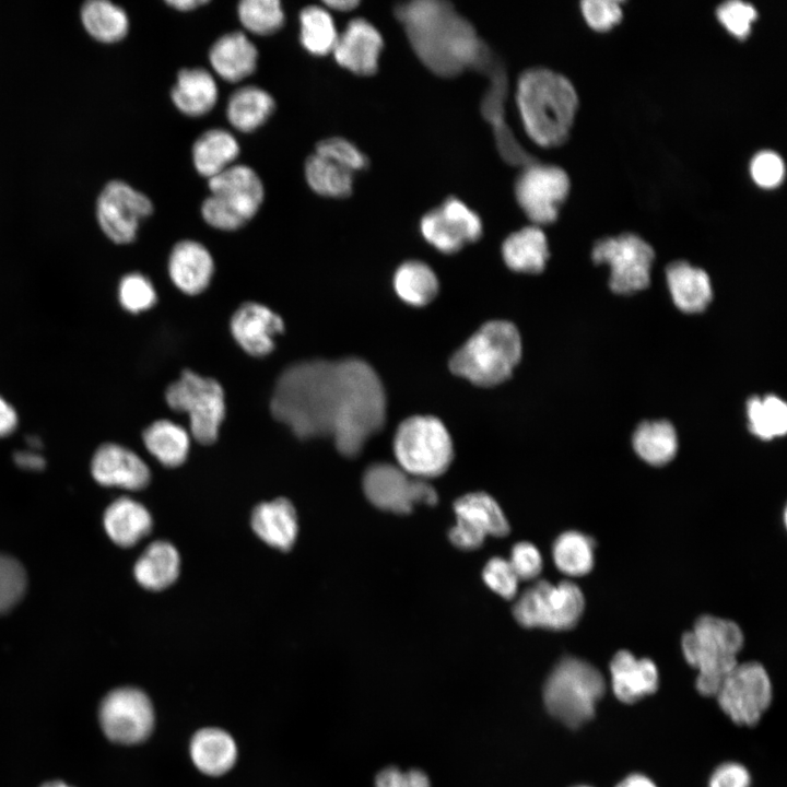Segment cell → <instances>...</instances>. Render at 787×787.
<instances>
[{
    "instance_id": "1",
    "label": "cell",
    "mask_w": 787,
    "mask_h": 787,
    "mask_svg": "<svg viewBox=\"0 0 787 787\" xmlns=\"http://www.w3.org/2000/svg\"><path fill=\"white\" fill-rule=\"evenodd\" d=\"M386 392L365 361L309 360L287 366L271 398V413L302 439L332 436L338 451L357 456L386 422Z\"/></svg>"
},
{
    "instance_id": "2",
    "label": "cell",
    "mask_w": 787,
    "mask_h": 787,
    "mask_svg": "<svg viewBox=\"0 0 787 787\" xmlns=\"http://www.w3.org/2000/svg\"><path fill=\"white\" fill-rule=\"evenodd\" d=\"M395 13L414 52L438 75L481 70L492 56L472 24L449 2L416 0L400 4Z\"/></svg>"
},
{
    "instance_id": "3",
    "label": "cell",
    "mask_w": 787,
    "mask_h": 787,
    "mask_svg": "<svg viewBox=\"0 0 787 787\" xmlns=\"http://www.w3.org/2000/svg\"><path fill=\"white\" fill-rule=\"evenodd\" d=\"M516 101L528 136L541 146H556L568 137L577 95L563 75L543 68L522 72Z\"/></svg>"
},
{
    "instance_id": "4",
    "label": "cell",
    "mask_w": 787,
    "mask_h": 787,
    "mask_svg": "<svg viewBox=\"0 0 787 787\" xmlns=\"http://www.w3.org/2000/svg\"><path fill=\"white\" fill-rule=\"evenodd\" d=\"M520 357L517 328L506 320H493L480 327L454 353L449 368L473 385L492 387L510 377Z\"/></svg>"
},
{
    "instance_id": "5",
    "label": "cell",
    "mask_w": 787,
    "mask_h": 787,
    "mask_svg": "<svg viewBox=\"0 0 787 787\" xmlns=\"http://www.w3.org/2000/svg\"><path fill=\"white\" fill-rule=\"evenodd\" d=\"M682 651L686 661L697 669V691L716 695L728 673L736 667L743 634L732 621L702 615L692 631L682 636Z\"/></svg>"
},
{
    "instance_id": "6",
    "label": "cell",
    "mask_w": 787,
    "mask_h": 787,
    "mask_svg": "<svg viewBox=\"0 0 787 787\" xmlns=\"http://www.w3.org/2000/svg\"><path fill=\"white\" fill-rule=\"evenodd\" d=\"M606 692L601 672L576 657L562 658L543 686L548 712L568 727H579L595 714V705Z\"/></svg>"
},
{
    "instance_id": "7",
    "label": "cell",
    "mask_w": 787,
    "mask_h": 787,
    "mask_svg": "<svg viewBox=\"0 0 787 787\" xmlns=\"http://www.w3.org/2000/svg\"><path fill=\"white\" fill-rule=\"evenodd\" d=\"M209 196L201 203L205 223L221 231H236L260 210L265 186L250 166L237 164L208 179Z\"/></svg>"
},
{
    "instance_id": "8",
    "label": "cell",
    "mask_w": 787,
    "mask_h": 787,
    "mask_svg": "<svg viewBox=\"0 0 787 787\" xmlns=\"http://www.w3.org/2000/svg\"><path fill=\"white\" fill-rule=\"evenodd\" d=\"M398 466L408 474L427 480L443 474L454 458L451 437L443 422L414 415L398 426L393 437Z\"/></svg>"
},
{
    "instance_id": "9",
    "label": "cell",
    "mask_w": 787,
    "mask_h": 787,
    "mask_svg": "<svg viewBox=\"0 0 787 787\" xmlns=\"http://www.w3.org/2000/svg\"><path fill=\"white\" fill-rule=\"evenodd\" d=\"M165 398L171 409L189 415L197 442L208 445L218 438L225 416L224 390L218 380L185 369L167 387Z\"/></svg>"
},
{
    "instance_id": "10",
    "label": "cell",
    "mask_w": 787,
    "mask_h": 787,
    "mask_svg": "<svg viewBox=\"0 0 787 787\" xmlns=\"http://www.w3.org/2000/svg\"><path fill=\"white\" fill-rule=\"evenodd\" d=\"M584 607V596L576 584L539 580L516 600L513 614L525 627L562 631L575 626Z\"/></svg>"
},
{
    "instance_id": "11",
    "label": "cell",
    "mask_w": 787,
    "mask_h": 787,
    "mask_svg": "<svg viewBox=\"0 0 787 787\" xmlns=\"http://www.w3.org/2000/svg\"><path fill=\"white\" fill-rule=\"evenodd\" d=\"M363 490L374 506L397 514H408L420 503L434 505L438 500L427 480L414 478L399 466L387 462L374 463L366 469Z\"/></svg>"
},
{
    "instance_id": "12",
    "label": "cell",
    "mask_w": 787,
    "mask_h": 787,
    "mask_svg": "<svg viewBox=\"0 0 787 787\" xmlns=\"http://www.w3.org/2000/svg\"><path fill=\"white\" fill-rule=\"evenodd\" d=\"M592 259L610 266L609 285L613 292L629 294L648 285L654 250L637 235L622 234L599 240L594 247Z\"/></svg>"
},
{
    "instance_id": "13",
    "label": "cell",
    "mask_w": 787,
    "mask_h": 787,
    "mask_svg": "<svg viewBox=\"0 0 787 787\" xmlns=\"http://www.w3.org/2000/svg\"><path fill=\"white\" fill-rule=\"evenodd\" d=\"M716 696L721 709L735 723L753 726L771 703V680L759 662L737 663L723 681Z\"/></svg>"
},
{
    "instance_id": "14",
    "label": "cell",
    "mask_w": 787,
    "mask_h": 787,
    "mask_svg": "<svg viewBox=\"0 0 787 787\" xmlns=\"http://www.w3.org/2000/svg\"><path fill=\"white\" fill-rule=\"evenodd\" d=\"M153 211V202L145 193L118 179L104 186L96 202L97 222L116 244L133 242L140 224Z\"/></svg>"
},
{
    "instance_id": "15",
    "label": "cell",
    "mask_w": 787,
    "mask_h": 787,
    "mask_svg": "<svg viewBox=\"0 0 787 787\" xmlns=\"http://www.w3.org/2000/svg\"><path fill=\"white\" fill-rule=\"evenodd\" d=\"M98 716L106 737L122 744L144 741L154 725L149 697L133 688H121L108 693L101 703Z\"/></svg>"
},
{
    "instance_id": "16",
    "label": "cell",
    "mask_w": 787,
    "mask_h": 787,
    "mask_svg": "<svg viewBox=\"0 0 787 787\" xmlns=\"http://www.w3.org/2000/svg\"><path fill=\"white\" fill-rule=\"evenodd\" d=\"M569 189L567 174L553 165L537 162L524 166L515 181V196L526 215L537 224L556 220L560 204Z\"/></svg>"
},
{
    "instance_id": "17",
    "label": "cell",
    "mask_w": 787,
    "mask_h": 787,
    "mask_svg": "<svg viewBox=\"0 0 787 787\" xmlns=\"http://www.w3.org/2000/svg\"><path fill=\"white\" fill-rule=\"evenodd\" d=\"M456 525L449 530L450 542L458 549L480 548L488 536L505 537L509 524L498 503L485 492H472L454 503Z\"/></svg>"
},
{
    "instance_id": "18",
    "label": "cell",
    "mask_w": 787,
    "mask_h": 787,
    "mask_svg": "<svg viewBox=\"0 0 787 787\" xmlns=\"http://www.w3.org/2000/svg\"><path fill=\"white\" fill-rule=\"evenodd\" d=\"M420 228L423 237L444 254H455L482 235L480 216L455 197L428 211Z\"/></svg>"
},
{
    "instance_id": "19",
    "label": "cell",
    "mask_w": 787,
    "mask_h": 787,
    "mask_svg": "<svg viewBox=\"0 0 787 787\" xmlns=\"http://www.w3.org/2000/svg\"><path fill=\"white\" fill-rule=\"evenodd\" d=\"M490 79V84L481 101V111L492 126L501 156L512 165L526 166L536 160L524 150L505 121L504 99L507 91L506 71L493 56L481 69Z\"/></svg>"
},
{
    "instance_id": "20",
    "label": "cell",
    "mask_w": 787,
    "mask_h": 787,
    "mask_svg": "<svg viewBox=\"0 0 787 787\" xmlns=\"http://www.w3.org/2000/svg\"><path fill=\"white\" fill-rule=\"evenodd\" d=\"M383 47L376 27L365 19L356 17L339 34L332 55L340 67L365 77L377 71Z\"/></svg>"
},
{
    "instance_id": "21",
    "label": "cell",
    "mask_w": 787,
    "mask_h": 787,
    "mask_svg": "<svg viewBox=\"0 0 787 787\" xmlns=\"http://www.w3.org/2000/svg\"><path fill=\"white\" fill-rule=\"evenodd\" d=\"M231 332L240 348L252 356H263L274 349V337L284 330V321L266 305L247 302L231 318Z\"/></svg>"
},
{
    "instance_id": "22",
    "label": "cell",
    "mask_w": 787,
    "mask_h": 787,
    "mask_svg": "<svg viewBox=\"0 0 787 787\" xmlns=\"http://www.w3.org/2000/svg\"><path fill=\"white\" fill-rule=\"evenodd\" d=\"M91 471L95 481L104 486L138 491L150 481V470L145 462L130 449L113 443L98 447L92 459Z\"/></svg>"
},
{
    "instance_id": "23",
    "label": "cell",
    "mask_w": 787,
    "mask_h": 787,
    "mask_svg": "<svg viewBox=\"0 0 787 787\" xmlns=\"http://www.w3.org/2000/svg\"><path fill=\"white\" fill-rule=\"evenodd\" d=\"M215 75L228 83H238L255 73L259 51L245 32L233 31L218 37L208 54Z\"/></svg>"
},
{
    "instance_id": "24",
    "label": "cell",
    "mask_w": 787,
    "mask_h": 787,
    "mask_svg": "<svg viewBox=\"0 0 787 787\" xmlns=\"http://www.w3.org/2000/svg\"><path fill=\"white\" fill-rule=\"evenodd\" d=\"M214 271L210 251L199 242L183 239L176 243L168 258V273L184 293L196 295L209 285Z\"/></svg>"
},
{
    "instance_id": "25",
    "label": "cell",
    "mask_w": 787,
    "mask_h": 787,
    "mask_svg": "<svg viewBox=\"0 0 787 787\" xmlns=\"http://www.w3.org/2000/svg\"><path fill=\"white\" fill-rule=\"evenodd\" d=\"M169 95L179 113L198 118L208 115L215 107L219 87L214 74L208 69L183 68L176 74Z\"/></svg>"
},
{
    "instance_id": "26",
    "label": "cell",
    "mask_w": 787,
    "mask_h": 787,
    "mask_svg": "<svg viewBox=\"0 0 787 787\" xmlns=\"http://www.w3.org/2000/svg\"><path fill=\"white\" fill-rule=\"evenodd\" d=\"M610 672L613 692L625 703H633L658 688V670L654 661L637 659L629 650H619L613 656Z\"/></svg>"
},
{
    "instance_id": "27",
    "label": "cell",
    "mask_w": 787,
    "mask_h": 787,
    "mask_svg": "<svg viewBox=\"0 0 787 787\" xmlns=\"http://www.w3.org/2000/svg\"><path fill=\"white\" fill-rule=\"evenodd\" d=\"M251 527L270 547L287 551L294 544L298 532L294 506L285 498L261 503L252 510Z\"/></svg>"
},
{
    "instance_id": "28",
    "label": "cell",
    "mask_w": 787,
    "mask_h": 787,
    "mask_svg": "<svg viewBox=\"0 0 787 787\" xmlns=\"http://www.w3.org/2000/svg\"><path fill=\"white\" fill-rule=\"evenodd\" d=\"M240 153L236 137L224 128H210L199 134L191 146L196 172L210 179L234 165Z\"/></svg>"
},
{
    "instance_id": "29",
    "label": "cell",
    "mask_w": 787,
    "mask_h": 787,
    "mask_svg": "<svg viewBox=\"0 0 787 787\" xmlns=\"http://www.w3.org/2000/svg\"><path fill=\"white\" fill-rule=\"evenodd\" d=\"M271 93L258 85H243L228 97L225 116L237 131L250 133L261 128L275 110Z\"/></svg>"
},
{
    "instance_id": "30",
    "label": "cell",
    "mask_w": 787,
    "mask_h": 787,
    "mask_svg": "<svg viewBox=\"0 0 787 787\" xmlns=\"http://www.w3.org/2000/svg\"><path fill=\"white\" fill-rule=\"evenodd\" d=\"M149 510L130 497H119L104 513V527L118 545L129 548L148 536L152 528Z\"/></svg>"
},
{
    "instance_id": "31",
    "label": "cell",
    "mask_w": 787,
    "mask_h": 787,
    "mask_svg": "<svg viewBox=\"0 0 787 787\" xmlns=\"http://www.w3.org/2000/svg\"><path fill=\"white\" fill-rule=\"evenodd\" d=\"M667 283L678 308L685 313H698L712 299V285L707 273L685 261H676L666 270Z\"/></svg>"
},
{
    "instance_id": "32",
    "label": "cell",
    "mask_w": 787,
    "mask_h": 787,
    "mask_svg": "<svg viewBox=\"0 0 787 787\" xmlns=\"http://www.w3.org/2000/svg\"><path fill=\"white\" fill-rule=\"evenodd\" d=\"M180 557L167 541H154L140 555L133 567L137 582L149 590H162L178 577Z\"/></svg>"
},
{
    "instance_id": "33",
    "label": "cell",
    "mask_w": 787,
    "mask_h": 787,
    "mask_svg": "<svg viewBox=\"0 0 787 787\" xmlns=\"http://www.w3.org/2000/svg\"><path fill=\"white\" fill-rule=\"evenodd\" d=\"M502 256L513 271L541 272L549 258L544 233L538 226H528L510 234L502 245Z\"/></svg>"
},
{
    "instance_id": "34",
    "label": "cell",
    "mask_w": 787,
    "mask_h": 787,
    "mask_svg": "<svg viewBox=\"0 0 787 787\" xmlns=\"http://www.w3.org/2000/svg\"><path fill=\"white\" fill-rule=\"evenodd\" d=\"M195 765L204 774L218 776L235 763L237 749L232 737L216 728L199 730L190 743Z\"/></svg>"
},
{
    "instance_id": "35",
    "label": "cell",
    "mask_w": 787,
    "mask_h": 787,
    "mask_svg": "<svg viewBox=\"0 0 787 787\" xmlns=\"http://www.w3.org/2000/svg\"><path fill=\"white\" fill-rule=\"evenodd\" d=\"M85 31L101 43L114 44L124 39L129 31L126 11L107 0H92L81 8Z\"/></svg>"
},
{
    "instance_id": "36",
    "label": "cell",
    "mask_w": 787,
    "mask_h": 787,
    "mask_svg": "<svg viewBox=\"0 0 787 787\" xmlns=\"http://www.w3.org/2000/svg\"><path fill=\"white\" fill-rule=\"evenodd\" d=\"M298 23L299 43L309 55L332 54L339 33L328 9L319 4L306 5L299 11Z\"/></svg>"
},
{
    "instance_id": "37",
    "label": "cell",
    "mask_w": 787,
    "mask_h": 787,
    "mask_svg": "<svg viewBox=\"0 0 787 787\" xmlns=\"http://www.w3.org/2000/svg\"><path fill=\"white\" fill-rule=\"evenodd\" d=\"M304 177L313 192L326 198H345L353 191L354 173L317 154L304 163Z\"/></svg>"
},
{
    "instance_id": "38",
    "label": "cell",
    "mask_w": 787,
    "mask_h": 787,
    "mask_svg": "<svg viewBox=\"0 0 787 787\" xmlns=\"http://www.w3.org/2000/svg\"><path fill=\"white\" fill-rule=\"evenodd\" d=\"M146 449L164 466L181 465L189 451L190 438L187 431L169 420L153 422L143 432Z\"/></svg>"
},
{
    "instance_id": "39",
    "label": "cell",
    "mask_w": 787,
    "mask_h": 787,
    "mask_svg": "<svg viewBox=\"0 0 787 787\" xmlns=\"http://www.w3.org/2000/svg\"><path fill=\"white\" fill-rule=\"evenodd\" d=\"M637 455L654 466L668 463L676 456L678 439L674 427L668 421L642 423L633 435Z\"/></svg>"
},
{
    "instance_id": "40",
    "label": "cell",
    "mask_w": 787,
    "mask_h": 787,
    "mask_svg": "<svg viewBox=\"0 0 787 787\" xmlns=\"http://www.w3.org/2000/svg\"><path fill=\"white\" fill-rule=\"evenodd\" d=\"M397 295L412 306L428 304L438 292V280L434 271L424 262L410 260L403 262L393 275Z\"/></svg>"
},
{
    "instance_id": "41",
    "label": "cell",
    "mask_w": 787,
    "mask_h": 787,
    "mask_svg": "<svg viewBox=\"0 0 787 787\" xmlns=\"http://www.w3.org/2000/svg\"><path fill=\"white\" fill-rule=\"evenodd\" d=\"M556 567L569 576H583L594 566V541L578 531H566L553 543Z\"/></svg>"
},
{
    "instance_id": "42",
    "label": "cell",
    "mask_w": 787,
    "mask_h": 787,
    "mask_svg": "<svg viewBox=\"0 0 787 787\" xmlns=\"http://www.w3.org/2000/svg\"><path fill=\"white\" fill-rule=\"evenodd\" d=\"M750 431L762 439L785 435L787 431V407L776 396L753 397L747 403Z\"/></svg>"
},
{
    "instance_id": "43",
    "label": "cell",
    "mask_w": 787,
    "mask_h": 787,
    "mask_svg": "<svg viewBox=\"0 0 787 787\" xmlns=\"http://www.w3.org/2000/svg\"><path fill=\"white\" fill-rule=\"evenodd\" d=\"M236 11L243 28L257 36L273 35L285 22L284 9L279 0H243Z\"/></svg>"
},
{
    "instance_id": "44",
    "label": "cell",
    "mask_w": 787,
    "mask_h": 787,
    "mask_svg": "<svg viewBox=\"0 0 787 787\" xmlns=\"http://www.w3.org/2000/svg\"><path fill=\"white\" fill-rule=\"evenodd\" d=\"M26 572L14 557L0 553V614L10 611L24 596Z\"/></svg>"
},
{
    "instance_id": "45",
    "label": "cell",
    "mask_w": 787,
    "mask_h": 787,
    "mask_svg": "<svg viewBox=\"0 0 787 787\" xmlns=\"http://www.w3.org/2000/svg\"><path fill=\"white\" fill-rule=\"evenodd\" d=\"M119 302L130 313L146 310L156 303V292L151 281L141 273L125 275L118 287Z\"/></svg>"
},
{
    "instance_id": "46",
    "label": "cell",
    "mask_w": 787,
    "mask_h": 787,
    "mask_svg": "<svg viewBox=\"0 0 787 787\" xmlns=\"http://www.w3.org/2000/svg\"><path fill=\"white\" fill-rule=\"evenodd\" d=\"M314 152L352 173L368 166L367 156L354 143L342 137H330L318 141Z\"/></svg>"
},
{
    "instance_id": "47",
    "label": "cell",
    "mask_w": 787,
    "mask_h": 787,
    "mask_svg": "<svg viewBox=\"0 0 787 787\" xmlns=\"http://www.w3.org/2000/svg\"><path fill=\"white\" fill-rule=\"evenodd\" d=\"M482 577L488 587L501 597L512 599L516 596L519 579L508 560L501 556L490 559L483 568Z\"/></svg>"
},
{
    "instance_id": "48",
    "label": "cell",
    "mask_w": 787,
    "mask_h": 787,
    "mask_svg": "<svg viewBox=\"0 0 787 787\" xmlns=\"http://www.w3.org/2000/svg\"><path fill=\"white\" fill-rule=\"evenodd\" d=\"M717 16L731 34L744 38L750 33L751 23L756 17V11L749 3L728 1L717 9Z\"/></svg>"
},
{
    "instance_id": "49",
    "label": "cell",
    "mask_w": 787,
    "mask_h": 787,
    "mask_svg": "<svg viewBox=\"0 0 787 787\" xmlns=\"http://www.w3.org/2000/svg\"><path fill=\"white\" fill-rule=\"evenodd\" d=\"M508 562L519 580L533 579L542 571V557L539 550L527 541L514 544Z\"/></svg>"
},
{
    "instance_id": "50",
    "label": "cell",
    "mask_w": 787,
    "mask_h": 787,
    "mask_svg": "<svg viewBox=\"0 0 787 787\" xmlns=\"http://www.w3.org/2000/svg\"><path fill=\"white\" fill-rule=\"evenodd\" d=\"M784 173V163L774 152H760L752 160L751 175L761 187L773 188L778 186L783 180Z\"/></svg>"
},
{
    "instance_id": "51",
    "label": "cell",
    "mask_w": 787,
    "mask_h": 787,
    "mask_svg": "<svg viewBox=\"0 0 787 787\" xmlns=\"http://www.w3.org/2000/svg\"><path fill=\"white\" fill-rule=\"evenodd\" d=\"M582 11L587 23L597 31L609 30L622 16L619 2L613 0H585Z\"/></svg>"
},
{
    "instance_id": "52",
    "label": "cell",
    "mask_w": 787,
    "mask_h": 787,
    "mask_svg": "<svg viewBox=\"0 0 787 787\" xmlns=\"http://www.w3.org/2000/svg\"><path fill=\"white\" fill-rule=\"evenodd\" d=\"M376 787H430V780L418 770L401 772L397 767H388L377 775Z\"/></svg>"
},
{
    "instance_id": "53",
    "label": "cell",
    "mask_w": 787,
    "mask_h": 787,
    "mask_svg": "<svg viewBox=\"0 0 787 787\" xmlns=\"http://www.w3.org/2000/svg\"><path fill=\"white\" fill-rule=\"evenodd\" d=\"M751 776L748 770L737 762H725L713 772L708 787H749Z\"/></svg>"
},
{
    "instance_id": "54",
    "label": "cell",
    "mask_w": 787,
    "mask_h": 787,
    "mask_svg": "<svg viewBox=\"0 0 787 787\" xmlns=\"http://www.w3.org/2000/svg\"><path fill=\"white\" fill-rule=\"evenodd\" d=\"M17 424L15 410L0 397V437L12 433Z\"/></svg>"
},
{
    "instance_id": "55",
    "label": "cell",
    "mask_w": 787,
    "mask_h": 787,
    "mask_svg": "<svg viewBox=\"0 0 787 787\" xmlns=\"http://www.w3.org/2000/svg\"><path fill=\"white\" fill-rule=\"evenodd\" d=\"M14 461L26 470H42L45 467L44 458L34 451H17L14 454Z\"/></svg>"
},
{
    "instance_id": "56",
    "label": "cell",
    "mask_w": 787,
    "mask_h": 787,
    "mask_svg": "<svg viewBox=\"0 0 787 787\" xmlns=\"http://www.w3.org/2000/svg\"><path fill=\"white\" fill-rule=\"evenodd\" d=\"M615 787H657L647 776L634 773L623 778Z\"/></svg>"
},
{
    "instance_id": "57",
    "label": "cell",
    "mask_w": 787,
    "mask_h": 787,
    "mask_svg": "<svg viewBox=\"0 0 787 787\" xmlns=\"http://www.w3.org/2000/svg\"><path fill=\"white\" fill-rule=\"evenodd\" d=\"M165 3L179 12H191L209 3L208 0H168Z\"/></svg>"
},
{
    "instance_id": "58",
    "label": "cell",
    "mask_w": 787,
    "mask_h": 787,
    "mask_svg": "<svg viewBox=\"0 0 787 787\" xmlns=\"http://www.w3.org/2000/svg\"><path fill=\"white\" fill-rule=\"evenodd\" d=\"M322 5L328 10L346 12L353 10L359 5V1L355 0H326L322 1Z\"/></svg>"
},
{
    "instance_id": "59",
    "label": "cell",
    "mask_w": 787,
    "mask_h": 787,
    "mask_svg": "<svg viewBox=\"0 0 787 787\" xmlns=\"http://www.w3.org/2000/svg\"><path fill=\"white\" fill-rule=\"evenodd\" d=\"M42 787H69V786L61 782H50V783L43 785Z\"/></svg>"
},
{
    "instance_id": "60",
    "label": "cell",
    "mask_w": 787,
    "mask_h": 787,
    "mask_svg": "<svg viewBox=\"0 0 787 787\" xmlns=\"http://www.w3.org/2000/svg\"><path fill=\"white\" fill-rule=\"evenodd\" d=\"M573 787H591V786H588V785H576V786H573Z\"/></svg>"
}]
</instances>
